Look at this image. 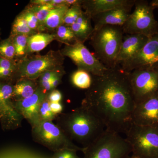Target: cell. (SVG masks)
Returning <instances> with one entry per match:
<instances>
[{
	"mask_svg": "<svg viewBox=\"0 0 158 158\" xmlns=\"http://www.w3.org/2000/svg\"><path fill=\"white\" fill-rule=\"evenodd\" d=\"M135 2V0H85L82 7L92 18L99 13L123 6H134Z\"/></svg>",
	"mask_w": 158,
	"mask_h": 158,
	"instance_id": "obj_16",
	"label": "cell"
},
{
	"mask_svg": "<svg viewBox=\"0 0 158 158\" xmlns=\"http://www.w3.org/2000/svg\"><path fill=\"white\" fill-rule=\"evenodd\" d=\"M17 66L12 59L0 56V78H6L11 76L16 70Z\"/></svg>",
	"mask_w": 158,
	"mask_h": 158,
	"instance_id": "obj_26",
	"label": "cell"
},
{
	"mask_svg": "<svg viewBox=\"0 0 158 158\" xmlns=\"http://www.w3.org/2000/svg\"><path fill=\"white\" fill-rule=\"evenodd\" d=\"M47 96L42 102L40 108L39 116L40 122L43 121H53L54 119H56L58 116V115L53 113L51 110L50 107V102Z\"/></svg>",
	"mask_w": 158,
	"mask_h": 158,
	"instance_id": "obj_28",
	"label": "cell"
},
{
	"mask_svg": "<svg viewBox=\"0 0 158 158\" xmlns=\"http://www.w3.org/2000/svg\"><path fill=\"white\" fill-rule=\"evenodd\" d=\"M0 55L1 56L9 59H13L15 56V48L11 37L0 43Z\"/></svg>",
	"mask_w": 158,
	"mask_h": 158,
	"instance_id": "obj_29",
	"label": "cell"
},
{
	"mask_svg": "<svg viewBox=\"0 0 158 158\" xmlns=\"http://www.w3.org/2000/svg\"><path fill=\"white\" fill-rule=\"evenodd\" d=\"M69 7L62 6L55 7L49 13L44 23V28L52 31L63 24V19Z\"/></svg>",
	"mask_w": 158,
	"mask_h": 158,
	"instance_id": "obj_20",
	"label": "cell"
},
{
	"mask_svg": "<svg viewBox=\"0 0 158 158\" xmlns=\"http://www.w3.org/2000/svg\"><path fill=\"white\" fill-rule=\"evenodd\" d=\"M84 158H127L131 147L119 134L105 129L87 147L84 148Z\"/></svg>",
	"mask_w": 158,
	"mask_h": 158,
	"instance_id": "obj_4",
	"label": "cell"
},
{
	"mask_svg": "<svg viewBox=\"0 0 158 158\" xmlns=\"http://www.w3.org/2000/svg\"><path fill=\"white\" fill-rule=\"evenodd\" d=\"M64 56L60 51H50L43 56H26L17 64L20 79L35 80L48 71L62 68Z\"/></svg>",
	"mask_w": 158,
	"mask_h": 158,
	"instance_id": "obj_7",
	"label": "cell"
},
{
	"mask_svg": "<svg viewBox=\"0 0 158 158\" xmlns=\"http://www.w3.org/2000/svg\"><path fill=\"white\" fill-rule=\"evenodd\" d=\"M50 107L52 113L56 115L62 113L63 109L60 102H50Z\"/></svg>",
	"mask_w": 158,
	"mask_h": 158,
	"instance_id": "obj_35",
	"label": "cell"
},
{
	"mask_svg": "<svg viewBox=\"0 0 158 158\" xmlns=\"http://www.w3.org/2000/svg\"><path fill=\"white\" fill-rule=\"evenodd\" d=\"M135 10L122 27L126 34H141L150 38L158 34V22L154 15V9L144 0H135Z\"/></svg>",
	"mask_w": 158,
	"mask_h": 158,
	"instance_id": "obj_6",
	"label": "cell"
},
{
	"mask_svg": "<svg viewBox=\"0 0 158 158\" xmlns=\"http://www.w3.org/2000/svg\"><path fill=\"white\" fill-rule=\"evenodd\" d=\"M0 90L3 100L8 104L13 106V103L11 102V99L13 96L14 86L13 87L9 84L0 85Z\"/></svg>",
	"mask_w": 158,
	"mask_h": 158,
	"instance_id": "obj_31",
	"label": "cell"
},
{
	"mask_svg": "<svg viewBox=\"0 0 158 158\" xmlns=\"http://www.w3.org/2000/svg\"><path fill=\"white\" fill-rule=\"evenodd\" d=\"M135 105L130 72L118 65L94 76L81 106L96 116L106 129L125 135L132 124Z\"/></svg>",
	"mask_w": 158,
	"mask_h": 158,
	"instance_id": "obj_1",
	"label": "cell"
},
{
	"mask_svg": "<svg viewBox=\"0 0 158 158\" xmlns=\"http://www.w3.org/2000/svg\"><path fill=\"white\" fill-rule=\"evenodd\" d=\"M148 39V37L141 34H126L123 36L117 59V65H122L136 56Z\"/></svg>",
	"mask_w": 158,
	"mask_h": 158,
	"instance_id": "obj_15",
	"label": "cell"
},
{
	"mask_svg": "<svg viewBox=\"0 0 158 158\" xmlns=\"http://www.w3.org/2000/svg\"><path fill=\"white\" fill-rule=\"evenodd\" d=\"M132 155L137 158H158V125L133 124L125 134Z\"/></svg>",
	"mask_w": 158,
	"mask_h": 158,
	"instance_id": "obj_5",
	"label": "cell"
},
{
	"mask_svg": "<svg viewBox=\"0 0 158 158\" xmlns=\"http://www.w3.org/2000/svg\"><path fill=\"white\" fill-rule=\"evenodd\" d=\"M56 40L65 45L73 44L77 41L70 26L62 24L56 30Z\"/></svg>",
	"mask_w": 158,
	"mask_h": 158,
	"instance_id": "obj_22",
	"label": "cell"
},
{
	"mask_svg": "<svg viewBox=\"0 0 158 158\" xmlns=\"http://www.w3.org/2000/svg\"><path fill=\"white\" fill-rule=\"evenodd\" d=\"M31 135L35 142L56 152L66 148L84 150V148L76 145L52 121L41 122L33 127Z\"/></svg>",
	"mask_w": 158,
	"mask_h": 158,
	"instance_id": "obj_8",
	"label": "cell"
},
{
	"mask_svg": "<svg viewBox=\"0 0 158 158\" xmlns=\"http://www.w3.org/2000/svg\"><path fill=\"white\" fill-rule=\"evenodd\" d=\"M127 158H137L135 157L134 156H133L132 155H131V156H130L129 157H128Z\"/></svg>",
	"mask_w": 158,
	"mask_h": 158,
	"instance_id": "obj_38",
	"label": "cell"
},
{
	"mask_svg": "<svg viewBox=\"0 0 158 158\" xmlns=\"http://www.w3.org/2000/svg\"><path fill=\"white\" fill-rule=\"evenodd\" d=\"M90 15L83 11L76 22L70 26L77 41L84 43L91 37L94 31Z\"/></svg>",
	"mask_w": 158,
	"mask_h": 158,
	"instance_id": "obj_17",
	"label": "cell"
},
{
	"mask_svg": "<svg viewBox=\"0 0 158 158\" xmlns=\"http://www.w3.org/2000/svg\"><path fill=\"white\" fill-rule=\"evenodd\" d=\"M65 72L63 69L60 71L58 73H57L56 75L51 80V83L52 86V90H55L57 88V86L61 83V80L62 77L64 75Z\"/></svg>",
	"mask_w": 158,
	"mask_h": 158,
	"instance_id": "obj_33",
	"label": "cell"
},
{
	"mask_svg": "<svg viewBox=\"0 0 158 158\" xmlns=\"http://www.w3.org/2000/svg\"><path fill=\"white\" fill-rule=\"evenodd\" d=\"M0 94H1V91H0Z\"/></svg>",
	"mask_w": 158,
	"mask_h": 158,
	"instance_id": "obj_39",
	"label": "cell"
},
{
	"mask_svg": "<svg viewBox=\"0 0 158 158\" xmlns=\"http://www.w3.org/2000/svg\"><path fill=\"white\" fill-rule=\"evenodd\" d=\"M125 71L144 66H158V34L149 38L136 56L121 65Z\"/></svg>",
	"mask_w": 158,
	"mask_h": 158,
	"instance_id": "obj_11",
	"label": "cell"
},
{
	"mask_svg": "<svg viewBox=\"0 0 158 158\" xmlns=\"http://www.w3.org/2000/svg\"><path fill=\"white\" fill-rule=\"evenodd\" d=\"M83 11L82 6L81 5H76L69 7L64 16L63 24L69 26L72 25L76 22Z\"/></svg>",
	"mask_w": 158,
	"mask_h": 158,
	"instance_id": "obj_27",
	"label": "cell"
},
{
	"mask_svg": "<svg viewBox=\"0 0 158 158\" xmlns=\"http://www.w3.org/2000/svg\"><path fill=\"white\" fill-rule=\"evenodd\" d=\"M55 40L54 34L38 32L31 35L28 40L27 55L40 52Z\"/></svg>",
	"mask_w": 158,
	"mask_h": 158,
	"instance_id": "obj_18",
	"label": "cell"
},
{
	"mask_svg": "<svg viewBox=\"0 0 158 158\" xmlns=\"http://www.w3.org/2000/svg\"><path fill=\"white\" fill-rule=\"evenodd\" d=\"M21 13L31 30L36 33H37V31H40L39 21L31 7L24 10Z\"/></svg>",
	"mask_w": 158,
	"mask_h": 158,
	"instance_id": "obj_30",
	"label": "cell"
},
{
	"mask_svg": "<svg viewBox=\"0 0 158 158\" xmlns=\"http://www.w3.org/2000/svg\"></svg>",
	"mask_w": 158,
	"mask_h": 158,
	"instance_id": "obj_40",
	"label": "cell"
},
{
	"mask_svg": "<svg viewBox=\"0 0 158 158\" xmlns=\"http://www.w3.org/2000/svg\"><path fill=\"white\" fill-rule=\"evenodd\" d=\"M123 34L122 27L106 25L94 30L90 38L95 56L107 68L118 66L117 59Z\"/></svg>",
	"mask_w": 158,
	"mask_h": 158,
	"instance_id": "obj_3",
	"label": "cell"
},
{
	"mask_svg": "<svg viewBox=\"0 0 158 158\" xmlns=\"http://www.w3.org/2000/svg\"><path fill=\"white\" fill-rule=\"evenodd\" d=\"M39 85L35 80L20 79L14 86L13 96L16 101L21 100L31 96L36 91Z\"/></svg>",
	"mask_w": 158,
	"mask_h": 158,
	"instance_id": "obj_19",
	"label": "cell"
},
{
	"mask_svg": "<svg viewBox=\"0 0 158 158\" xmlns=\"http://www.w3.org/2000/svg\"><path fill=\"white\" fill-rule=\"evenodd\" d=\"M47 97L50 102H60L62 99V94L59 90L55 89L48 93Z\"/></svg>",
	"mask_w": 158,
	"mask_h": 158,
	"instance_id": "obj_34",
	"label": "cell"
},
{
	"mask_svg": "<svg viewBox=\"0 0 158 158\" xmlns=\"http://www.w3.org/2000/svg\"><path fill=\"white\" fill-rule=\"evenodd\" d=\"M77 150L75 149L66 148L57 152L55 158H79L77 155Z\"/></svg>",
	"mask_w": 158,
	"mask_h": 158,
	"instance_id": "obj_32",
	"label": "cell"
},
{
	"mask_svg": "<svg viewBox=\"0 0 158 158\" xmlns=\"http://www.w3.org/2000/svg\"><path fill=\"white\" fill-rule=\"evenodd\" d=\"M29 36L18 35L11 37L13 40L15 50V56L19 58H24L27 56L28 40Z\"/></svg>",
	"mask_w": 158,
	"mask_h": 158,
	"instance_id": "obj_25",
	"label": "cell"
},
{
	"mask_svg": "<svg viewBox=\"0 0 158 158\" xmlns=\"http://www.w3.org/2000/svg\"><path fill=\"white\" fill-rule=\"evenodd\" d=\"M60 52L63 56L71 59L78 69L86 71L93 76H101L108 69L83 43L77 41L73 44L65 45Z\"/></svg>",
	"mask_w": 158,
	"mask_h": 158,
	"instance_id": "obj_10",
	"label": "cell"
},
{
	"mask_svg": "<svg viewBox=\"0 0 158 158\" xmlns=\"http://www.w3.org/2000/svg\"><path fill=\"white\" fill-rule=\"evenodd\" d=\"M48 93H46L39 85L33 95L13 103L15 110L27 119L32 127L40 123V108Z\"/></svg>",
	"mask_w": 158,
	"mask_h": 158,
	"instance_id": "obj_12",
	"label": "cell"
},
{
	"mask_svg": "<svg viewBox=\"0 0 158 158\" xmlns=\"http://www.w3.org/2000/svg\"><path fill=\"white\" fill-rule=\"evenodd\" d=\"M132 123L139 126L158 125V96H153L135 104Z\"/></svg>",
	"mask_w": 158,
	"mask_h": 158,
	"instance_id": "obj_13",
	"label": "cell"
},
{
	"mask_svg": "<svg viewBox=\"0 0 158 158\" xmlns=\"http://www.w3.org/2000/svg\"><path fill=\"white\" fill-rule=\"evenodd\" d=\"M57 125L73 142L85 148L104 131L105 126L96 116L81 106L66 113L58 115Z\"/></svg>",
	"mask_w": 158,
	"mask_h": 158,
	"instance_id": "obj_2",
	"label": "cell"
},
{
	"mask_svg": "<svg viewBox=\"0 0 158 158\" xmlns=\"http://www.w3.org/2000/svg\"><path fill=\"white\" fill-rule=\"evenodd\" d=\"M150 4L154 9L158 8V0H153L150 2Z\"/></svg>",
	"mask_w": 158,
	"mask_h": 158,
	"instance_id": "obj_37",
	"label": "cell"
},
{
	"mask_svg": "<svg viewBox=\"0 0 158 158\" xmlns=\"http://www.w3.org/2000/svg\"><path fill=\"white\" fill-rule=\"evenodd\" d=\"M51 1L48 0H34L31 1V2L34 5L36 6H42V5H46L50 2Z\"/></svg>",
	"mask_w": 158,
	"mask_h": 158,
	"instance_id": "obj_36",
	"label": "cell"
},
{
	"mask_svg": "<svg viewBox=\"0 0 158 158\" xmlns=\"http://www.w3.org/2000/svg\"><path fill=\"white\" fill-rule=\"evenodd\" d=\"M31 8L36 15L37 19L39 21L40 31H44L45 30L44 23L46 19L51 10L55 7L52 6L50 2L48 4L42 6L34 5V6H32Z\"/></svg>",
	"mask_w": 158,
	"mask_h": 158,
	"instance_id": "obj_24",
	"label": "cell"
},
{
	"mask_svg": "<svg viewBox=\"0 0 158 158\" xmlns=\"http://www.w3.org/2000/svg\"><path fill=\"white\" fill-rule=\"evenodd\" d=\"M36 33H37L30 28L22 13H21L18 15L13 22L11 37H14L18 35H25L30 37Z\"/></svg>",
	"mask_w": 158,
	"mask_h": 158,
	"instance_id": "obj_23",
	"label": "cell"
},
{
	"mask_svg": "<svg viewBox=\"0 0 158 158\" xmlns=\"http://www.w3.org/2000/svg\"><path fill=\"white\" fill-rule=\"evenodd\" d=\"M135 104L158 94V66H144L130 72Z\"/></svg>",
	"mask_w": 158,
	"mask_h": 158,
	"instance_id": "obj_9",
	"label": "cell"
},
{
	"mask_svg": "<svg viewBox=\"0 0 158 158\" xmlns=\"http://www.w3.org/2000/svg\"><path fill=\"white\" fill-rule=\"evenodd\" d=\"M71 80L73 85L77 88L87 90L90 88L93 82V78L90 73L79 69L72 74Z\"/></svg>",
	"mask_w": 158,
	"mask_h": 158,
	"instance_id": "obj_21",
	"label": "cell"
},
{
	"mask_svg": "<svg viewBox=\"0 0 158 158\" xmlns=\"http://www.w3.org/2000/svg\"><path fill=\"white\" fill-rule=\"evenodd\" d=\"M134 6H123L94 15L91 18L94 23V30L106 25L122 27L131 14Z\"/></svg>",
	"mask_w": 158,
	"mask_h": 158,
	"instance_id": "obj_14",
	"label": "cell"
}]
</instances>
